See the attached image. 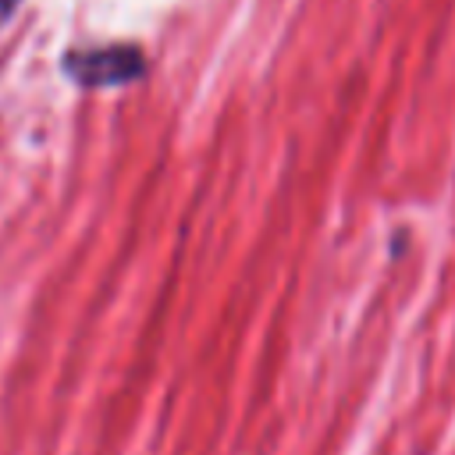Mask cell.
<instances>
[{"instance_id":"6da1fadb","label":"cell","mask_w":455,"mask_h":455,"mask_svg":"<svg viewBox=\"0 0 455 455\" xmlns=\"http://www.w3.org/2000/svg\"><path fill=\"white\" fill-rule=\"evenodd\" d=\"M142 71V53L135 46H110L85 53L78 60V75L85 82H128Z\"/></svg>"},{"instance_id":"7a4b0ae2","label":"cell","mask_w":455,"mask_h":455,"mask_svg":"<svg viewBox=\"0 0 455 455\" xmlns=\"http://www.w3.org/2000/svg\"><path fill=\"white\" fill-rule=\"evenodd\" d=\"M14 4H18V0H0V21H7V14L14 11Z\"/></svg>"}]
</instances>
